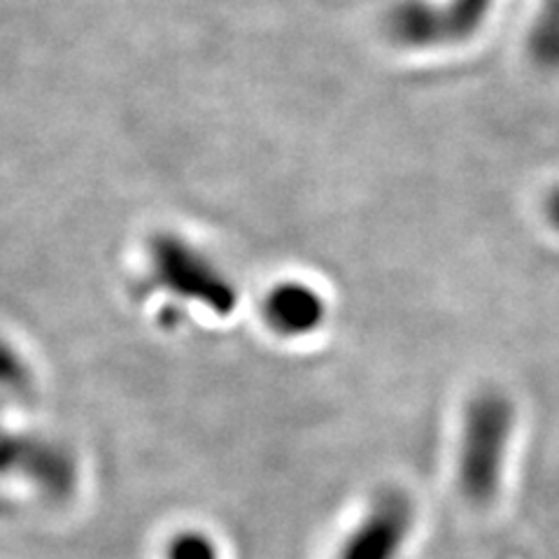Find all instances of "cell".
Segmentation results:
<instances>
[{
    "mask_svg": "<svg viewBox=\"0 0 559 559\" xmlns=\"http://www.w3.org/2000/svg\"><path fill=\"white\" fill-rule=\"evenodd\" d=\"M264 320L277 336L306 338L324 324L326 304L318 289L287 280L266 294Z\"/></svg>",
    "mask_w": 559,
    "mask_h": 559,
    "instance_id": "6",
    "label": "cell"
},
{
    "mask_svg": "<svg viewBox=\"0 0 559 559\" xmlns=\"http://www.w3.org/2000/svg\"><path fill=\"white\" fill-rule=\"evenodd\" d=\"M495 0H406L390 12V38L408 49H439L468 40L487 20Z\"/></svg>",
    "mask_w": 559,
    "mask_h": 559,
    "instance_id": "4",
    "label": "cell"
},
{
    "mask_svg": "<svg viewBox=\"0 0 559 559\" xmlns=\"http://www.w3.org/2000/svg\"><path fill=\"white\" fill-rule=\"evenodd\" d=\"M0 476L20 478L47 499H70L80 485V462L66 443L38 431L0 425Z\"/></svg>",
    "mask_w": 559,
    "mask_h": 559,
    "instance_id": "3",
    "label": "cell"
},
{
    "mask_svg": "<svg viewBox=\"0 0 559 559\" xmlns=\"http://www.w3.org/2000/svg\"><path fill=\"white\" fill-rule=\"evenodd\" d=\"M35 384L33 366L10 338L0 336V396L14 399L28 394Z\"/></svg>",
    "mask_w": 559,
    "mask_h": 559,
    "instance_id": "8",
    "label": "cell"
},
{
    "mask_svg": "<svg viewBox=\"0 0 559 559\" xmlns=\"http://www.w3.org/2000/svg\"><path fill=\"white\" fill-rule=\"evenodd\" d=\"M530 57L546 70L559 68V0H546L530 31Z\"/></svg>",
    "mask_w": 559,
    "mask_h": 559,
    "instance_id": "7",
    "label": "cell"
},
{
    "mask_svg": "<svg viewBox=\"0 0 559 559\" xmlns=\"http://www.w3.org/2000/svg\"><path fill=\"white\" fill-rule=\"evenodd\" d=\"M5 406H8V399L0 396V425L5 423Z\"/></svg>",
    "mask_w": 559,
    "mask_h": 559,
    "instance_id": "11",
    "label": "cell"
},
{
    "mask_svg": "<svg viewBox=\"0 0 559 559\" xmlns=\"http://www.w3.org/2000/svg\"><path fill=\"white\" fill-rule=\"evenodd\" d=\"M166 559H219V548L207 534L185 530L168 540Z\"/></svg>",
    "mask_w": 559,
    "mask_h": 559,
    "instance_id": "9",
    "label": "cell"
},
{
    "mask_svg": "<svg viewBox=\"0 0 559 559\" xmlns=\"http://www.w3.org/2000/svg\"><path fill=\"white\" fill-rule=\"evenodd\" d=\"M413 530V499L401 489H382L345 536L336 559H399Z\"/></svg>",
    "mask_w": 559,
    "mask_h": 559,
    "instance_id": "5",
    "label": "cell"
},
{
    "mask_svg": "<svg viewBox=\"0 0 559 559\" xmlns=\"http://www.w3.org/2000/svg\"><path fill=\"white\" fill-rule=\"evenodd\" d=\"M515 431V406L501 392H480L462 417L457 483L474 506L492 503L499 495Z\"/></svg>",
    "mask_w": 559,
    "mask_h": 559,
    "instance_id": "1",
    "label": "cell"
},
{
    "mask_svg": "<svg viewBox=\"0 0 559 559\" xmlns=\"http://www.w3.org/2000/svg\"><path fill=\"white\" fill-rule=\"evenodd\" d=\"M546 215H548V222L552 224V229L559 231V187L552 191V194L546 201Z\"/></svg>",
    "mask_w": 559,
    "mask_h": 559,
    "instance_id": "10",
    "label": "cell"
},
{
    "mask_svg": "<svg viewBox=\"0 0 559 559\" xmlns=\"http://www.w3.org/2000/svg\"><path fill=\"white\" fill-rule=\"evenodd\" d=\"M150 280L170 299L197 304L217 318H229L238 289L213 259L178 234H156L147 245Z\"/></svg>",
    "mask_w": 559,
    "mask_h": 559,
    "instance_id": "2",
    "label": "cell"
}]
</instances>
